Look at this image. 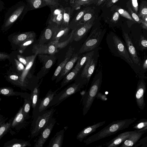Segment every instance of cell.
I'll return each instance as SVG.
<instances>
[{"instance_id": "cell-1", "label": "cell", "mask_w": 147, "mask_h": 147, "mask_svg": "<svg viewBox=\"0 0 147 147\" xmlns=\"http://www.w3.org/2000/svg\"><path fill=\"white\" fill-rule=\"evenodd\" d=\"M136 118L113 121L96 133L84 141L88 145L100 139L114 135L128 128L136 120Z\"/></svg>"}, {"instance_id": "cell-2", "label": "cell", "mask_w": 147, "mask_h": 147, "mask_svg": "<svg viewBox=\"0 0 147 147\" xmlns=\"http://www.w3.org/2000/svg\"><path fill=\"white\" fill-rule=\"evenodd\" d=\"M106 42L111 52L115 56L119 57L125 61L135 71V65L131 59L127 49L119 37L114 33H111L106 37Z\"/></svg>"}, {"instance_id": "cell-3", "label": "cell", "mask_w": 147, "mask_h": 147, "mask_svg": "<svg viewBox=\"0 0 147 147\" xmlns=\"http://www.w3.org/2000/svg\"><path fill=\"white\" fill-rule=\"evenodd\" d=\"M102 76L101 68L98 69L89 89L86 93L83 99V114L84 115H85L88 112L100 90L102 81Z\"/></svg>"}, {"instance_id": "cell-4", "label": "cell", "mask_w": 147, "mask_h": 147, "mask_svg": "<svg viewBox=\"0 0 147 147\" xmlns=\"http://www.w3.org/2000/svg\"><path fill=\"white\" fill-rule=\"evenodd\" d=\"M52 108L35 115L32 124L31 136L34 137L38 136L53 117L55 111Z\"/></svg>"}, {"instance_id": "cell-5", "label": "cell", "mask_w": 147, "mask_h": 147, "mask_svg": "<svg viewBox=\"0 0 147 147\" xmlns=\"http://www.w3.org/2000/svg\"><path fill=\"white\" fill-rule=\"evenodd\" d=\"M104 34V31L98 28L92 29L78 53L90 51L97 48L103 38Z\"/></svg>"}, {"instance_id": "cell-6", "label": "cell", "mask_w": 147, "mask_h": 147, "mask_svg": "<svg viewBox=\"0 0 147 147\" xmlns=\"http://www.w3.org/2000/svg\"><path fill=\"white\" fill-rule=\"evenodd\" d=\"M84 84L83 82L76 81L56 94L50 102L49 107L58 105L72 94L80 91Z\"/></svg>"}, {"instance_id": "cell-7", "label": "cell", "mask_w": 147, "mask_h": 147, "mask_svg": "<svg viewBox=\"0 0 147 147\" xmlns=\"http://www.w3.org/2000/svg\"><path fill=\"white\" fill-rule=\"evenodd\" d=\"M51 11L46 25L55 27H61L64 12V7L60 4L58 5L49 7Z\"/></svg>"}, {"instance_id": "cell-8", "label": "cell", "mask_w": 147, "mask_h": 147, "mask_svg": "<svg viewBox=\"0 0 147 147\" xmlns=\"http://www.w3.org/2000/svg\"><path fill=\"white\" fill-rule=\"evenodd\" d=\"M99 57L98 49H95L93 54L88 60L82 72L81 77L85 78L88 82L96 66Z\"/></svg>"}, {"instance_id": "cell-9", "label": "cell", "mask_w": 147, "mask_h": 147, "mask_svg": "<svg viewBox=\"0 0 147 147\" xmlns=\"http://www.w3.org/2000/svg\"><path fill=\"white\" fill-rule=\"evenodd\" d=\"M60 89V88H58L54 91L50 90L48 91L44 97L39 99L35 108L33 110V116L45 111L49 108V106L50 102Z\"/></svg>"}, {"instance_id": "cell-10", "label": "cell", "mask_w": 147, "mask_h": 147, "mask_svg": "<svg viewBox=\"0 0 147 147\" xmlns=\"http://www.w3.org/2000/svg\"><path fill=\"white\" fill-rule=\"evenodd\" d=\"M56 122L55 119L53 117L40 132V135L34 144L35 147H42L48 139Z\"/></svg>"}, {"instance_id": "cell-11", "label": "cell", "mask_w": 147, "mask_h": 147, "mask_svg": "<svg viewBox=\"0 0 147 147\" xmlns=\"http://www.w3.org/2000/svg\"><path fill=\"white\" fill-rule=\"evenodd\" d=\"M94 20V18L93 17L86 23L79 25L73 30V40L78 41L82 39L93 26Z\"/></svg>"}, {"instance_id": "cell-12", "label": "cell", "mask_w": 147, "mask_h": 147, "mask_svg": "<svg viewBox=\"0 0 147 147\" xmlns=\"http://www.w3.org/2000/svg\"><path fill=\"white\" fill-rule=\"evenodd\" d=\"M146 90V83L143 79H140L138 82L135 93V98L137 105L142 110L145 106L144 94Z\"/></svg>"}, {"instance_id": "cell-13", "label": "cell", "mask_w": 147, "mask_h": 147, "mask_svg": "<svg viewBox=\"0 0 147 147\" xmlns=\"http://www.w3.org/2000/svg\"><path fill=\"white\" fill-rule=\"evenodd\" d=\"M123 37L125 42L129 55L135 65L140 67L142 63L138 56L136 49L128 34L125 32L123 33Z\"/></svg>"}, {"instance_id": "cell-14", "label": "cell", "mask_w": 147, "mask_h": 147, "mask_svg": "<svg viewBox=\"0 0 147 147\" xmlns=\"http://www.w3.org/2000/svg\"><path fill=\"white\" fill-rule=\"evenodd\" d=\"M79 57L78 53L73 54L57 76L56 83H57L60 81L69 73L77 61Z\"/></svg>"}, {"instance_id": "cell-15", "label": "cell", "mask_w": 147, "mask_h": 147, "mask_svg": "<svg viewBox=\"0 0 147 147\" xmlns=\"http://www.w3.org/2000/svg\"><path fill=\"white\" fill-rule=\"evenodd\" d=\"M134 132V131H128L121 133L104 144L103 146L107 147L118 146L127 139L131 134Z\"/></svg>"}, {"instance_id": "cell-16", "label": "cell", "mask_w": 147, "mask_h": 147, "mask_svg": "<svg viewBox=\"0 0 147 147\" xmlns=\"http://www.w3.org/2000/svg\"><path fill=\"white\" fill-rule=\"evenodd\" d=\"M106 122V121L100 122L84 128L77 135V139L82 142L86 137L95 132L98 128L104 125Z\"/></svg>"}, {"instance_id": "cell-17", "label": "cell", "mask_w": 147, "mask_h": 147, "mask_svg": "<svg viewBox=\"0 0 147 147\" xmlns=\"http://www.w3.org/2000/svg\"><path fill=\"white\" fill-rule=\"evenodd\" d=\"M38 56L40 61L42 63L43 67L41 69L43 72L42 74L45 75L47 73L54 63L56 57L54 55H50V56L39 55Z\"/></svg>"}, {"instance_id": "cell-18", "label": "cell", "mask_w": 147, "mask_h": 147, "mask_svg": "<svg viewBox=\"0 0 147 147\" xmlns=\"http://www.w3.org/2000/svg\"><path fill=\"white\" fill-rule=\"evenodd\" d=\"M70 29L69 27H55L54 31L52 40L59 42H63L69 37L68 34Z\"/></svg>"}, {"instance_id": "cell-19", "label": "cell", "mask_w": 147, "mask_h": 147, "mask_svg": "<svg viewBox=\"0 0 147 147\" xmlns=\"http://www.w3.org/2000/svg\"><path fill=\"white\" fill-rule=\"evenodd\" d=\"M55 27L49 25H47L43 31L38 44L40 45L47 44L52 40Z\"/></svg>"}, {"instance_id": "cell-20", "label": "cell", "mask_w": 147, "mask_h": 147, "mask_svg": "<svg viewBox=\"0 0 147 147\" xmlns=\"http://www.w3.org/2000/svg\"><path fill=\"white\" fill-rule=\"evenodd\" d=\"M145 132H135L131 134L130 136L126 139L120 146V147L133 146L138 142Z\"/></svg>"}, {"instance_id": "cell-21", "label": "cell", "mask_w": 147, "mask_h": 147, "mask_svg": "<svg viewBox=\"0 0 147 147\" xmlns=\"http://www.w3.org/2000/svg\"><path fill=\"white\" fill-rule=\"evenodd\" d=\"M74 50V48L71 46L69 47L66 53L64 60L59 65L55 71L51 78L52 80H55L57 78L66 63L70 59L73 54Z\"/></svg>"}, {"instance_id": "cell-22", "label": "cell", "mask_w": 147, "mask_h": 147, "mask_svg": "<svg viewBox=\"0 0 147 147\" xmlns=\"http://www.w3.org/2000/svg\"><path fill=\"white\" fill-rule=\"evenodd\" d=\"M64 129L57 132L51 139L47 147H61L63 144L64 136Z\"/></svg>"}, {"instance_id": "cell-23", "label": "cell", "mask_w": 147, "mask_h": 147, "mask_svg": "<svg viewBox=\"0 0 147 147\" xmlns=\"http://www.w3.org/2000/svg\"><path fill=\"white\" fill-rule=\"evenodd\" d=\"M90 9L89 7H86L78 11L75 17L70 22L69 27L70 29L74 30L78 26L79 21L84 15Z\"/></svg>"}, {"instance_id": "cell-24", "label": "cell", "mask_w": 147, "mask_h": 147, "mask_svg": "<svg viewBox=\"0 0 147 147\" xmlns=\"http://www.w3.org/2000/svg\"><path fill=\"white\" fill-rule=\"evenodd\" d=\"M37 55L36 54H34V55L26 57L27 61V63L20 77V80L22 83L23 84L24 82L28 72L33 64Z\"/></svg>"}, {"instance_id": "cell-25", "label": "cell", "mask_w": 147, "mask_h": 147, "mask_svg": "<svg viewBox=\"0 0 147 147\" xmlns=\"http://www.w3.org/2000/svg\"><path fill=\"white\" fill-rule=\"evenodd\" d=\"M36 34L33 32L22 33L15 37L13 39V42L16 45H20L24 41L32 38H34Z\"/></svg>"}, {"instance_id": "cell-26", "label": "cell", "mask_w": 147, "mask_h": 147, "mask_svg": "<svg viewBox=\"0 0 147 147\" xmlns=\"http://www.w3.org/2000/svg\"><path fill=\"white\" fill-rule=\"evenodd\" d=\"M79 71L74 68L69 73H68L63 78L61 84V88L72 81L76 78Z\"/></svg>"}, {"instance_id": "cell-27", "label": "cell", "mask_w": 147, "mask_h": 147, "mask_svg": "<svg viewBox=\"0 0 147 147\" xmlns=\"http://www.w3.org/2000/svg\"><path fill=\"white\" fill-rule=\"evenodd\" d=\"M95 49L84 55L82 57H79L74 68L80 71L81 68L86 63L88 59L93 54Z\"/></svg>"}, {"instance_id": "cell-28", "label": "cell", "mask_w": 147, "mask_h": 147, "mask_svg": "<svg viewBox=\"0 0 147 147\" xmlns=\"http://www.w3.org/2000/svg\"><path fill=\"white\" fill-rule=\"evenodd\" d=\"M96 0H75L74 3L70 4L71 12L72 14L74 11L77 10L82 5H88L96 3Z\"/></svg>"}, {"instance_id": "cell-29", "label": "cell", "mask_w": 147, "mask_h": 147, "mask_svg": "<svg viewBox=\"0 0 147 147\" xmlns=\"http://www.w3.org/2000/svg\"><path fill=\"white\" fill-rule=\"evenodd\" d=\"M40 83L37 84L32 91L31 94L30 100L31 106L34 110L35 108L37 103L39 99L40 90L39 87Z\"/></svg>"}, {"instance_id": "cell-30", "label": "cell", "mask_w": 147, "mask_h": 147, "mask_svg": "<svg viewBox=\"0 0 147 147\" xmlns=\"http://www.w3.org/2000/svg\"><path fill=\"white\" fill-rule=\"evenodd\" d=\"M32 51L34 54L37 55L48 54V44H34L33 47Z\"/></svg>"}, {"instance_id": "cell-31", "label": "cell", "mask_w": 147, "mask_h": 147, "mask_svg": "<svg viewBox=\"0 0 147 147\" xmlns=\"http://www.w3.org/2000/svg\"><path fill=\"white\" fill-rule=\"evenodd\" d=\"M72 14L71 7H64L63 21L61 27H67L69 26L71 15Z\"/></svg>"}, {"instance_id": "cell-32", "label": "cell", "mask_w": 147, "mask_h": 147, "mask_svg": "<svg viewBox=\"0 0 147 147\" xmlns=\"http://www.w3.org/2000/svg\"><path fill=\"white\" fill-rule=\"evenodd\" d=\"M24 6H22L16 10L11 16L5 24V26L7 27L14 22L21 14L24 10Z\"/></svg>"}, {"instance_id": "cell-33", "label": "cell", "mask_w": 147, "mask_h": 147, "mask_svg": "<svg viewBox=\"0 0 147 147\" xmlns=\"http://www.w3.org/2000/svg\"><path fill=\"white\" fill-rule=\"evenodd\" d=\"M24 116L23 112V107H21L11 123V126L14 127L24 120Z\"/></svg>"}, {"instance_id": "cell-34", "label": "cell", "mask_w": 147, "mask_h": 147, "mask_svg": "<svg viewBox=\"0 0 147 147\" xmlns=\"http://www.w3.org/2000/svg\"><path fill=\"white\" fill-rule=\"evenodd\" d=\"M58 42L57 40H52L47 43L48 54L54 55L58 52L57 44Z\"/></svg>"}, {"instance_id": "cell-35", "label": "cell", "mask_w": 147, "mask_h": 147, "mask_svg": "<svg viewBox=\"0 0 147 147\" xmlns=\"http://www.w3.org/2000/svg\"><path fill=\"white\" fill-rule=\"evenodd\" d=\"M31 7L34 9L41 8L47 6L44 0H28Z\"/></svg>"}, {"instance_id": "cell-36", "label": "cell", "mask_w": 147, "mask_h": 147, "mask_svg": "<svg viewBox=\"0 0 147 147\" xmlns=\"http://www.w3.org/2000/svg\"><path fill=\"white\" fill-rule=\"evenodd\" d=\"M73 32V30H72L69 33V37L66 40L62 42H58L57 44V47L58 51L65 48L70 42L73 41L72 39Z\"/></svg>"}, {"instance_id": "cell-37", "label": "cell", "mask_w": 147, "mask_h": 147, "mask_svg": "<svg viewBox=\"0 0 147 147\" xmlns=\"http://www.w3.org/2000/svg\"><path fill=\"white\" fill-rule=\"evenodd\" d=\"M138 16L141 19L147 16V6L146 1H143L141 4Z\"/></svg>"}, {"instance_id": "cell-38", "label": "cell", "mask_w": 147, "mask_h": 147, "mask_svg": "<svg viewBox=\"0 0 147 147\" xmlns=\"http://www.w3.org/2000/svg\"><path fill=\"white\" fill-rule=\"evenodd\" d=\"M31 105V101L30 100H25L23 107V112L24 118H28L29 117V113Z\"/></svg>"}, {"instance_id": "cell-39", "label": "cell", "mask_w": 147, "mask_h": 147, "mask_svg": "<svg viewBox=\"0 0 147 147\" xmlns=\"http://www.w3.org/2000/svg\"><path fill=\"white\" fill-rule=\"evenodd\" d=\"M34 38H32L28 39L19 45L20 53H23L28 45L32 44L34 41Z\"/></svg>"}, {"instance_id": "cell-40", "label": "cell", "mask_w": 147, "mask_h": 147, "mask_svg": "<svg viewBox=\"0 0 147 147\" xmlns=\"http://www.w3.org/2000/svg\"><path fill=\"white\" fill-rule=\"evenodd\" d=\"M90 9L84 15L79 21L78 25L86 23L92 18L93 13Z\"/></svg>"}, {"instance_id": "cell-41", "label": "cell", "mask_w": 147, "mask_h": 147, "mask_svg": "<svg viewBox=\"0 0 147 147\" xmlns=\"http://www.w3.org/2000/svg\"><path fill=\"white\" fill-rule=\"evenodd\" d=\"M147 126V120L146 119H142L140 120L134 126L133 128L138 130Z\"/></svg>"}, {"instance_id": "cell-42", "label": "cell", "mask_w": 147, "mask_h": 147, "mask_svg": "<svg viewBox=\"0 0 147 147\" xmlns=\"http://www.w3.org/2000/svg\"><path fill=\"white\" fill-rule=\"evenodd\" d=\"M11 125L10 123H6L1 125L0 127V140L8 131Z\"/></svg>"}, {"instance_id": "cell-43", "label": "cell", "mask_w": 147, "mask_h": 147, "mask_svg": "<svg viewBox=\"0 0 147 147\" xmlns=\"http://www.w3.org/2000/svg\"><path fill=\"white\" fill-rule=\"evenodd\" d=\"M0 94L5 96L13 95L15 94L13 90L9 88H0Z\"/></svg>"}, {"instance_id": "cell-44", "label": "cell", "mask_w": 147, "mask_h": 147, "mask_svg": "<svg viewBox=\"0 0 147 147\" xmlns=\"http://www.w3.org/2000/svg\"><path fill=\"white\" fill-rule=\"evenodd\" d=\"M139 45L142 50H146L147 48V40L143 36H141L139 40Z\"/></svg>"}, {"instance_id": "cell-45", "label": "cell", "mask_w": 147, "mask_h": 147, "mask_svg": "<svg viewBox=\"0 0 147 147\" xmlns=\"http://www.w3.org/2000/svg\"><path fill=\"white\" fill-rule=\"evenodd\" d=\"M118 11L119 13L123 17L132 21H134L130 15L127 11L123 9H118Z\"/></svg>"}, {"instance_id": "cell-46", "label": "cell", "mask_w": 147, "mask_h": 147, "mask_svg": "<svg viewBox=\"0 0 147 147\" xmlns=\"http://www.w3.org/2000/svg\"><path fill=\"white\" fill-rule=\"evenodd\" d=\"M128 11L131 14L132 18L135 20V21L139 24L141 23V20L139 18L138 16L134 12L131 7L128 8Z\"/></svg>"}, {"instance_id": "cell-47", "label": "cell", "mask_w": 147, "mask_h": 147, "mask_svg": "<svg viewBox=\"0 0 147 147\" xmlns=\"http://www.w3.org/2000/svg\"><path fill=\"white\" fill-rule=\"evenodd\" d=\"M31 145L30 143L27 141H24L23 142L15 143L10 146H8L9 147H23L27 146H30Z\"/></svg>"}, {"instance_id": "cell-48", "label": "cell", "mask_w": 147, "mask_h": 147, "mask_svg": "<svg viewBox=\"0 0 147 147\" xmlns=\"http://www.w3.org/2000/svg\"><path fill=\"white\" fill-rule=\"evenodd\" d=\"M44 1L46 2L47 6L49 7L58 5L60 4L57 0H44Z\"/></svg>"}, {"instance_id": "cell-49", "label": "cell", "mask_w": 147, "mask_h": 147, "mask_svg": "<svg viewBox=\"0 0 147 147\" xmlns=\"http://www.w3.org/2000/svg\"><path fill=\"white\" fill-rule=\"evenodd\" d=\"M133 8L136 14L138 13V8L137 0H131Z\"/></svg>"}, {"instance_id": "cell-50", "label": "cell", "mask_w": 147, "mask_h": 147, "mask_svg": "<svg viewBox=\"0 0 147 147\" xmlns=\"http://www.w3.org/2000/svg\"><path fill=\"white\" fill-rule=\"evenodd\" d=\"M96 98L98 99H100L103 101H106L107 99V96L105 94L99 92L97 94Z\"/></svg>"}, {"instance_id": "cell-51", "label": "cell", "mask_w": 147, "mask_h": 147, "mask_svg": "<svg viewBox=\"0 0 147 147\" xmlns=\"http://www.w3.org/2000/svg\"><path fill=\"white\" fill-rule=\"evenodd\" d=\"M17 69L19 71H23L25 67L23 64L17 59H15Z\"/></svg>"}, {"instance_id": "cell-52", "label": "cell", "mask_w": 147, "mask_h": 147, "mask_svg": "<svg viewBox=\"0 0 147 147\" xmlns=\"http://www.w3.org/2000/svg\"><path fill=\"white\" fill-rule=\"evenodd\" d=\"M17 57L18 60L20 62L23 64L25 66L27 65V61L26 57H24L19 55H18Z\"/></svg>"}, {"instance_id": "cell-53", "label": "cell", "mask_w": 147, "mask_h": 147, "mask_svg": "<svg viewBox=\"0 0 147 147\" xmlns=\"http://www.w3.org/2000/svg\"><path fill=\"white\" fill-rule=\"evenodd\" d=\"M142 65L143 70L146 71L147 69V58L146 56L144 59Z\"/></svg>"}, {"instance_id": "cell-54", "label": "cell", "mask_w": 147, "mask_h": 147, "mask_svg": "<svg viewBox=\"0 0 147 147\" xmlns=\"http://www.w3.org/2000/svg\"><path fill=\"white\" fill-rule=\"evenodd\" d=\"M119 13L117 12H115L113 15L112 21L113 22H115L117 21L119 18Z\"/></svg>"}, {"instance_id": "cell-55", "label": "cell", "mask_w": 147, "mask_h": 147, "mask_svg": "<svg viewBox=\"0 0 147 147\" xmlns=\"http://www.w3.org/2000/svg\"><path fill=\"white\" fill-rule=\"evenodd\" d=\"M10 58L9 55L6 54L0 53V60Z\"/></svg>"}, {"instance_id": "cell-56", "label": "cell", "mask_w": 147, "mask_h": 147, "mask_svg": "<svg viewBox=\"0 0 147 147\" xmlns=\"http://www.w3.org/2000/svg\"><path fill=\"white\" fill-rule=\"evenodd\" d=\"M118 0H110L107 4L106 6L109 7L113 5L114 3L117 2Z\"/></svg>"}, {"instance_id": "cell-57", "label": "cell", "mask_w": 147, "mask_h": 147, "mask_svg": "<svg viewBox=\"0 0 147 147\" xmlns=\"http://www.w3.org/2000/svg\"><path fill=\"white\" fill-rule=\"evenodd\" d=\"M147 126L144 127L140 129L136 130V129L134 131L136 132H141L144 131L145 132L147 131Z\"/></svg>"}, {"instance_id": "cell-58", "label": "cell", "mask_w": 147, "mask_h": 147, "mask_svg": "<svg viewBox=\"0 0 147 147\" xmlns=\"http://www.w3.org/2000/svg\"><path fill=\"white\" fill-rule=\"evenodd\" d=\"M9 78L12 80H16L18 79L19 77L17 75H13L10 76H9Z\"/></svg>"}, {"instance_id": "cell-59", "label": "cell", "mask_w": 147, "mask_h": 147, "mask_svg": "<svg viewBox=\"0 0 147 147\" xmlns=\"http://www.w3.org/2000/svg\"><path fill=\"white\" fill-rule=\"evenodd\" d=\"M105 0H96V4L97 5H99L103 3Z\"/></svg>"}, {"instance_id": "cell-60", "label": "cell", "mask_w": 147, "mask_h": 147, "mask_svg": "<svg viewBox=\"0 0 147 147\" xmlns=\"http://www.w3.org/2000/svg\"><path fill=\"white\" fill-rule=\"evenodd\" d=\"M75 1V0H70V4H71L73 3H74Z\"/></svg>"}, {"instance_id": "cell-61", "label": "cell", "mask_w": 147, "mask_h": 147, "mask_svg": "<svg viewBox=\"0 0 147 147\" xmlns=\"http://www.w3.org/2000/svg\"><path fill=\"white\" fill-rule=\"evenodd\" d=\"M58 1H61V0H57ZM66 2H67V1H68V0H64Z\"/></svg>"}, {"instance_id": "cell-62", "label": "cell", "mask_w": 147, "mask_h": 147, "mask_svg": "<svg viewBox=\"0 0 147 147\" xmlns=\"http://www.w3.org/2000/svg\"><path fill=\"white\" fill-rule=\"evenodd\" d=\"M2 122H1V121H0V125H2V124H2Z\"/></svg>"}]
</instances>
